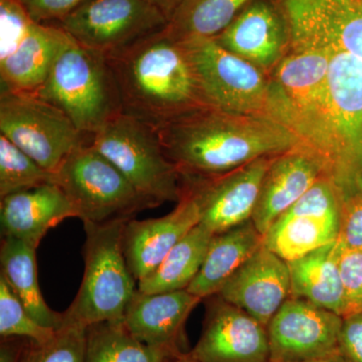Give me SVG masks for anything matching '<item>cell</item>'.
I'll use <instances>...</instances> for the list:
<instances>
[{"mask_svg":"<svg viewBox=\"0 0 362 362\" xmlns=\"http://www.w3.org/2000/svg\"><path fill=\"white\" fill-rule=\"evenodd\" d=\"M156 131L182 178L214 177L257 159L301 148L296 136L270 117L209 106L176 117Z\"/></svg>","mask_w":362,"mask_h":362,"instance_id":"cell-1","label":"cell"},{"mask_svg":"<svg viewBox=\"0 0 362 362\" xmlns=\"http://www.w3.org/2000/svg\"><path fill=\"white\" fill-rule=\"evenodd\" d=\"M123 113L157 129L202 102L180 40L165 28L106 57Z\"/></svg>","mask_w":362,"mask_h":362,"instance_id":"cell-2","label":"cell"},{"mask_svg":"<svg viewBox=\"0 0 362 362\" xmlns=\"http://www.w3.org/2000/svg\"><path fill=\"white\" fill-rule=\"evenodd\" d=\"M330 52L289 49L269 78L267 116L291 131L338 187L340 150L328 97Z\"/></svg>","mask_w":362,"mask_h":362,"instance_id":"cell-3","label":"cell"},{"mask_svg":"<svg viewBox=\"0 0 362 362\" xmlns=\"http://www.w3.org/2000/svg\"><path fill=\"white\" fill-rule=\"evenodd\" d=\"M128 221L84 223V275L75 299L63 312V325L88 328L104 321L123 320L126 307L138 289L124 255Z\"/></svg>","mask_w":362,"mask_h":362,"instance_id":"cell-4","label":"cell"},{"mask_svg":"<svg viewBox=\"0 0 362 362\" xmlns=\"http://www.w3.org/2000/svg\"><path fill=\"white\" fill-rule=\"evenodd\" d=\"M35 95L61 109L81 132L90 137L123 113L118 86L106 57L75 40L59 54Z\"/></svg>","mask_w":362,"mask_h":362,"instance_id":"cell-5","label":"cell"},{"mask_svg":"<svg viewBox=\"0 0 362 362\" xmlns=\"http://www.w3.org/2000/svg\"><path fill=\"white\" fill-rule=\"evenodd\" d=\"M90 144L156 206L180 201L182 175L164 153L154 128L121 113L92 136Z\"/></svg>","mask_w":362,"mask_h":362,"instance_id":"cell-6","label":"cell"},{"mask_svg":"<svg viewBox=\"0 0 362 362\" xmlns=\"http://www.w3.org/2000/svg\"><path fill=\"white\" fill-rule=\"evenodd\" d=\"M56 185L68 195L84 223L131 220L144 209L157 207L90 143L66 159L56 173Z\"/></svg>","mask_w":362,"mask_h":362,"instance_id":"cell-7","label":"cell"},{"mask_svg":"<svg viewBox=\"0 0 362 362\" xmlns=\"http://www.w3.org/2000/svg\"><path fill=\"white\" fill-rule=\"evenodd\" d=\"M206 106L228 113L267 116L269 78L214 39L180 40Z\"/></svg>","mask_w":362,"mask_h":362,"instance_id":"cell-8","label":"cell"},{"mask_svg":"<svg viewBox=\"0 0 362 362\" xmlns=\"http://www.w3.org/2000/svg\"><path fill=\"white\" fill-rule=\"evenodd\" d=\"M0 133L54 173L75 150L92 141L58 107L26 93L0 94Z\"/></svg>","mask_w":362,"mask_h":362,"instance_id":"cell-9","label":"cell"},{"mask_svg":"<svg viewBox=\"0 0 362 362\" xmlns=\"http://www.w3.org/2000/svg\"><path fill=\"white\" fill-rule=\"evenodd\" d=\"M77 44L110 56L168 26L150 0H87L56 21Z\"/></svg>","mask_w":362,"mask_h":362,"instance_id":"cell-10","label":"cell"},{"mask_svg":"<svg viewBox=\"0 0 362 362\" xmlns=\"http://www.w3.org/2000/svg\"><path fill=\"white\" fill-rule=\"evenodd\" d=\"M342 197L320 178L264 235V246L286 262L294 261L338 240Z\"/></svg>","mask_w":362,"mask_h":362,"instance_id":"cell-11","label":"cell"},{"mask_svg":"<svg viewBox=\"0 0 362 362\" xmlns=\"http://www.w3.org/2000/svg\"><path fill=\"white\" fill-rule=\"evenodd\" d=\"M276 1L289 28V49L342 52L362 62V0Z\"/></svg>","mask_w":362,"mask_h":362,"instance_id":"cell-12","label":"cell"},{"mask_svg":"<svg viewBox=\"0 0 362 362\" xmlns=\"http://www.w3.org/2000/svg\"><path fill=\"white\" fill-rule=\"evenodd\" d=\"M342 317L302 299L289 297L271 319L270 362H299L338 351Z\"/></svg>","mask_w":362,"mask_h":362,"instance_id":"cell-13","label":"cell"},{"mask_svg":"<svg viewBox=\"0 0 362 362\" xmlns=\"http://www.w3.org/2000/svg\"><path fill=\"white\" fill-rule=\"evenodd\" d=\"M187 354L197 362H270L268 330L246 311L214 295L206 298L201 337Z\"/></svg>","mask_w":362,"mask_h":362,"instance_id":"cell-14","label":"cell"},{"mask_svg":"<svg viewBox=\"0 0 362 362\" xmlns=\"http://www.w3.org/2000/svg\"><path fill=\"white\" fill-rule=\"evenodd\" d=\"M274 157L257 159L214 177L183 178V187L194 195L199 206V223L216 235L251 221Z\"/></svg>","mask_w":362,"mask_h":362,"instance_id":"cell-15","label":"cell"},{"mask_svg":"<svg viewBox=\"0 0 362 362\" xmlns=\"http://www.w3.org/2000/svg\"><path fill=\"white\" fill-rule=\"evenodd\" d=\"M211 39L265 73L273 71L290 47L289 28L276 0H252Z\"/></svg>","mask_w":362,"mask_h":362,"instance_id":"cell-16","label":"cell"},{"mask_svg":"<svg viewBox=\"0 0 362 362\" xmlns=\"http://www.w3.org/2000/svg\"><path fill=\"white\" fill-rule=\"evenodd\" d=\"M216 295L267 327L291 295L289 266L263 246L230 276Z\"/></svg>","mask_w":362,"mask_h":362,"instance_id":"cell-17","label":"cell"},{"mask_svg":"<svg viewBox=\"0 0 362 362\" xmlns=\"http://www.w3.org/2000/svg\"><path fill=\"white\" fill-rule=\"evenodd\" d=\"M199 223V206L185 187L180 201L166 216L128 221L124 230L123 250L136 281L139 282L156 270L173 247Z\"/></svg>","mask_w":362,"mask_h":362,"instance_id":"cell-18","label":"cell"},{"mask_svg":"<svg viewBox=\"0 0 362 362\" xmlns=\"http://www.w3.org/2000/svg\"><path fill=\"white\" fill-rule=\"evenodd\" d=\"M202 301L187 290L146 294L137 289L126 307L123 322L140 341L180 356L187 354L183 350L185 323Z\"/></svg>","mask_w":362,"mask_h":362,"instance_id":"cell-19","label":"cell"},{"mask_svg":"<svg viewBox=\"0 0 362 362\" xmlns=\"http://www.w3.org/2000/svg\"><path fill=\"white\" fill-rule=\"evenodd\" d=\"M322 177V163L306 149H293L274 157L252 216L257 230L265 235L271 226Z\"/></svg>","mask_w":362,"mask_h":362,"instance_id":"cell-20","label":"cell"},{"mask_svg":"<svg viewBox=\"0 0 362 362\" xmlns=\"http://www.w3.org/2000/svg\"><path fill=\"white\" fill-rule=\"evenodd\" d=\"M69 218H78L77 211L56 183L1 199L2 238H14L35 250L51 228Z\"/></svg>","mask_w":362,"mask_h":362,"instance_id":"cell-21","label":"cell"},{"mask_svg":"<svg viewBox=\"0 0 362 362\" xmlns=\"http://www.w3.org/2000/svg\"><path fill=\"white\" fill-rule=\"evenodd\" d=\"M73 40L54 23H33L16 52L0 61L1 92L37 93Z\"/></svg>","mask_w":362,"mask_h":362,"instance_id":"cell-22","label":"cell"},{"mask_svg":"<svg viewBox=\"0 0 362 362\" xmlns=\"http://www.w3.org/2000/svg\"><path fill=\"white\" fill-rule=\"evenodd\" d=\"M338 240L287 262L291 278L290 297L302 298L334 312L341 317L349 313L339 270Z\"/></svg>","mask_w":362,"mask_h":362,"instance_id":"cell-23","label":"cell"},{"mask_svg":"<svg viewBox=\"0 0 362 362\" xmlns=\"http://www.w3.org/2000/svg\"><path fill=\"white\" fill-rule=\"evenodd\" d=\"M264 246V235L252 220L214 235L201 271L187 291L201 298L218 294L233 274Z\"/></svg>","mask_w":362,"mask_h":362,"instance_id":"cell-24","label":"cell"},{"mask_svg":"<svg viewBox=\"0 0 362 362\" xmlns=\"http://www.w3.org/2000/svg\"><path fill=\"white\" fill-rule=\"evenodd\" d=\"M1 274L30 315L45 327L59 329L63 313L45 303L37 278V250L14 238H2L0 247Z\"/></svg>","mask_w":362,"mask_h":362,"instance_id":"cell-25","label":"cell"},{"mask_svg":"<svg viewBox=\"0 0 362 362\" xmlns=\"http://www.w3.org/2000/svg\"><path fill=\"white\" fill-rule=\"evenodd\" d=\"M214 233L195 226L173 247L160 265L141 281L138 290L146 294L187 290L201 271Z\"/></svg>","mask_w":362,"mask_h":362,"instance_id":"cell-26","label":"cell"},{"mask_svg":"<svg viewBox=\"0 0 362 362\" xmlns=\"http://www.w3.org/2000/svg\"><path fill=\"white\" fill-rule=\"evenodd\" d=\"M176 357L138 340L123 320L104 321L87 328L84 362H169Z\"/></svg>","mask_w":362,"mask_h":362,"instance_id":"cell-27","label":"cell"},{"mask_svg":"<svg viewBox=\"0 0 362 362\" xmlns=\"http://www.w3.org/2000/svg\"><path fill=\"white\" fill-rule=\"evenodd\" d=\"M252 0H185L166 32L175 40L211 37L220 35Z\"/></svg>","mask_w":362,"mask_h":362,"instance_id":"cell-28","label":"cell"},{"mask_svg":"<svg viewBox=\"0 0 362 362\" xmlns=\"http://www.w3.org/2000/svg\"><path fill=\"white\" fill-rule=\"evenodd\" d=\"M56 183L51 173L0 134V197Z\"/></svg>","mask_w":362,"mask_h":362,"instance_id":"cell-29","label":"cell"},{"mask_svg":"<svg viewBox=\"0 0 362 362\" xmlns=\"http://www.w3.org/2000/svg\"><path fill=\"white\" fill-rule=\"evenodd\" d=\"M87 327L63 325L47 341L28 339L21 362H84Z\"/></svg>","mask_w":362,"mask_h":362,"instance_id":"cell-30","label":"cell"},{"mask_svg":"<svg viewBox=\"0 0 362 362\" xmlns=\"http://www.w3.org/2000/svg\"><path fill=\"white\" fill-rule=\"evenodd\" d=\"M57 329L45 327L30 315L4 276L0 275V335L23 337L42 343L54 337Z\"/></svg>","mask_w":362,"mask_h":362,"instance_id":"cell-31","label":"cell"},{"mask_svg":"<svg viewBox=\"0 0 362 362\" xmlns=\"http://www.w3.org/2000/svg\"><path fill=\"white\" fill-rule=\"evenodd\" d=\"M33 23L21 0H0V61L16 52Z\"/></svg>","mask_w":362,"mask_h":362,"instance_id":"cell-32","label":"cell"},{"mask_svg":"<svg viewBox=\"0 0 362 362\" xmlns=\"http://www.w3.org/2000/svg\"><path fill=\"white\" fill-rule=\"evenodd\" d=\"M339 246L340 276L349 314L362 308V249H346L340 244Z\"/></svg>","mask_w":362,"mask_h":362,"instance_id":"cell-33","label":"cell"},{"mask_svg":"<svg viewBox=\"0 0 362 362\" xmlns=\"http://www.w3.org/2000/svg\"><path fill=\"white\" fill-rule=\"evenodd\" d=\"M337 240L346 249H362V192L343 199Z\"/></svg>","mask_w":362,"mask_h":362,"instance_id":"cell-34","label":"cell"},{"mask_svg":"<svg viewBox=\"0 0 362 362\" xmlns=\"http://www.w3.org/2000/svg\"><path fill=\"white\" fill-rule=\"evenodd\" d=\"M338 351L346 362H362V308L342 317Z\"/></svg>","mask_w":362,"mask_h":362,"instance_id":"cell-35","label":"cell"},{"mask_svg":"<svg viewBox=\"0 0 362 362\" xmlns=\"http://www.w3.org/2000/svg\"><path fill=\"white\" fill-rule=\"evenodd\" d=\"M87 0H21L32 20L37 23H56Z\"/></svg>","mask_w":362,"mask_h":362,"instance_id":"cell-36","label":"cell"},{"mask_svg":"<svg viewBox=\"0 0 362 362\" xmlns=\"http://www.w3.org/2000/svg\"><path fill=\"white\" fill-rule=\"evenodd\" d=\"M28 340L23 337L1 338L0 362H21Z\"/></svg>","mask_w":362,"mask_h":362,"instance_id":"cell-37","label":"cell"},{"mask_svg":"<svg viewBox=\"0 0 362 362\" xmlns=\"http://www.w3.org/2000/svg\"><path fill=\"white\" fill-rule=\"evenodd\" d=\"M166 16L168 21L180 9V7L185 4V0H150Z\"/></svg>","mask_w":362,"mask_h":362,"instance_id":"cell-38","label":"cell"},{"mask_svg":"<svg viewBox=\"0 0 362 362\" xmlns=\"http://www.w3.org/2000/svg\"><path fill=\"white\" fill-rule=\"evenodd\" d=\"M299 362H346L343 358L339 351L335 352V354H330V356L320 357V358L310 359V361H299Z\"/></svg>","mask_w":362,"mask_h":362,"instance_id":"cell-39","label":"cell"},{"mask_svg":"<svg viewBox=\"0 0 362 362\" xmlns=\"http://www.w3.org/2000/svg\"><path fill=\"white\" fill-rule=\"evenodd\" d=\"M169 362H197L192 361V358H189V357L187 356V354H182V356L176 357V358L173 359V361H170Z\"/></svg>","mask_w":362,"mask_h":362,"instance_id":"cell-40","label":"cell"}]
</instances>
